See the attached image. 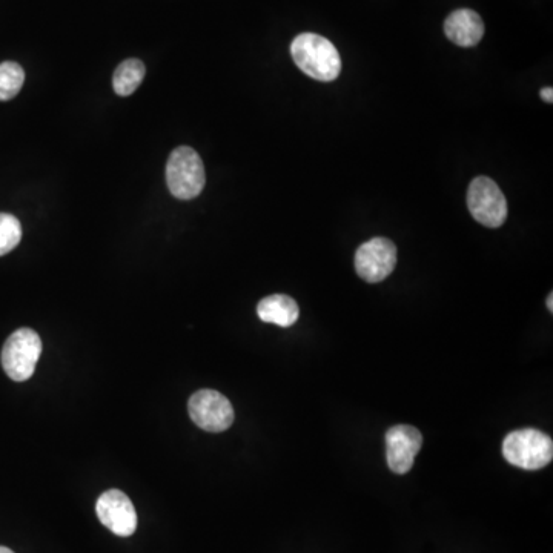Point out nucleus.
Returning a JSON list of instances; mask_svg holds the SVG:
<instances>
[{
    "instance_id": "nucleus-1",
    "label": "nucleus",
    "mask_w": 553,
    "mask_h": 553,
    "mask_svg": "<svg viewBox=\"0 0 553 553\" xmlns=\"http://www.w3.org/2000/svg\"><path fill=\"white\" fill-rule=\"evenodd\" d=\"M295 65L312 79L332 82L342 73V59L331 40L314 33L295 37L291 45Z\"/></svg>"
},
{
    "instance_id": "nucleus-3",
    "label": "nucleus",
    "mask_w": 553,
    "mask_h": 553,
    "mask_svg": "<svg viewBox=\"0 0 553 553\" xmlns=\"http://www.w3.org/2000/svg\"><path fill=\"white\" fill-rule=\"evenodd\" d=\"M503 455L524 471H538L552 461V438L537 429L510 432L503 441Z\"/></svg>"
},
{
    "instance_id": "nucleus-7",
    "label": "nucleus",
    "mask_w": 553,
    "mask_h": 553,
    "mask_svg": "<svg viewBox=\"0 0 553 553\" xmlns=\"http://www.w3.org/2000/svg\"><path fill=\"white\" fill-rule=\"evenodd\" d=\"M397 265V246L385 237H375L363 243L355 252V269L368 283L388 279Z\"/></svg>"
},
{
    "instance_id": "nucleus-12",
    "label": "nucleus",
    "mask_w": 553,
    "mask_h": 553,
    "mask_svg": "<svg viewBox=\"0 0 553 553\" xmlns=\"http://www.w3.org/2000/svg\"><path fill=\"white\" fill-rule=\"evenodd\" d=\"M146 68L142 60L128 59L114 71L113 88L119 96L128 97L140 87L145 79Z\"/></svg>"
},
{
    "instance_id": "nucleus-6",
    "label": "nucleus",
    "mask_w": 553,
    "mask_h": 553,
    "mask_svg": "<svg viewBox=\"0 0 553 553\" xmlns=\"http://www.w3.org/2000/svg\"><path fill=\"white\" fill-rule=\"evenodd\" d=\"M188 411L191 420L206 432L228 431L236 418L231 401L211 389H203L189 398Z\"/></svg>"
},
{
    "instance_id": "nucleus-2",
    "label": "nucleus",
    "mask_w": 553,
    "mask_h": 553,
    "mask_svg": "<svg viewBox=\"0 0 553 553\" xmlns=\"http://www.w3.org/2000/svg\"><path fill=\"white\" fill-rule=\"evenodd\" d=\"M166 183L176 199L191 200L205 188V166L193 148L179 146L166 163Z\"/></svg>"
},
{
    "instance_id": "nucleus-11",
    "label": "nucleus",
    "mask_w": 553,
    "mask_h": 553,
    "mask_svg": "<svg viewBox=\"0 0 553 553\" xmlns=\"http://www.w3.org/2000/svg\"><path fill=\"white\" fill-rule=\"evenodd\" d=\"M257 314L262 322L289 328L299 320L300 309L297 302L288 295L274 294L259 303Z\"/></svg>"
},
{
    "instance_id": "nucleus-16",
    "label": "nucleus",
    "mask_w": 553,
    "mask_h": 553,
    "mask_svg": "<svg viewBox=\"0 0 553 553\" xmlns=\"http://www.w3.org/2000/svg\"><path fill=\"white\" fill-rule=\"evenodd\" d=\"M547 308L550 312H553V294H549V299H547Z\"/></svg>"
},
{
    "instance_id": "nucleus-10",
    "label": "nucleus",
    "mask_w": 553,
    "mask_h": 553,
    "mask_svg": "<svg viewBox=\"0 0 553 553\" xmlns=\"http://www.w3.org/2000/svg\"><path fill=\"white\" fill-rule=\"evenodd\" d=\"M444 33L455 45L475 47L484 36V22L480 14L472 10H457L444 22Z\"/></svg>"
},
{
    "instance_id": "nucleus-17",
    "label": "nucleus",
    "mask_w": 553,
    "mask_h": 553,
    "mask_svg": "<svg viewBox=\"0 0 553 553\" xmlns=\"http://www.w3.org/2000/svg\"><path fill=\"white\" fill-rule=\"evenodd\" d=\"M0 553H14L13 550L8 549V547L0 546Z\"/></svg>"
},
{
    "instance_id": "nucleus-8",
    "label": "nucleus",
    "mask_w": 553,
    "mask_h": 553,
    "mask_svg": "<svg viewBox=\"0 0 553 553\" xmlns=\"http://www.w3.org/2000/svg\"><path fill=\"white\" fill-rule=\"evenodd\" d=\"M97 517L103 526L117 537H131L137 529L134 504L122 491L111 489L100 495L96 504Z\"/></svg>"
},
{
    "instance_id": "nucleus-5",
    "label": "nucleus",
    "mask_w": 553,
    "mask_h": 553,
    "mask_svg": "<svg viewBox=\"0 0 553 553\" xmlns=\"http://www.w3.org/2000/svg\"><path fill=\"white\" fill-rule=\"evenodd\" d=\"M472 217L487 228H500L507 220V200L500 186L489 177L472 180L467 191Z\"/></svg>"
},
{
    "instance_id": "nucleus-9",
    "label": "nucleus",
    "mask_w": 553,
    "mask_h": 553,
    "mask_svg": "<svg viewBox=\"0 0 553 553\" xmlns=\"http://www.w3.org/2000/svg\"><path fill=\"white\" fill-rule=\"evenodd\" d=\"M421 446L423 435L417 428L400 424L389 429L386 432V460L391 471L398 475L408 474Z\"/></svg>"
},
{
    "instance_id": "nucleus-15",
    "label": "nucleus",
    "mask_w": 553,
    "mask_h": 553,
    "mask_svg": "<svg viewBox=\"0 0 553 553\" xmlns=\"http://www.w3.org/2000/svg\"><path fill=\"white\" fill-rule=\"evenodd\" d=\"M541 99L544 100V102L552 103L553 102V88H543L541 90Z\"/></svg>"
},
{
    "instance_id": "nucleus-13",
    "label": "nucleus",
    "mask_w": 553,
    "mask_h": 553,
    "mask_svg": "<svg viewBox=\"0 0 553 553\" xmlns=\"http://www.w3.org/2000/svg\"><path fill=\"white\" fill-rule=\"evenodd\" d=\"M25 71L16 62L0 63V100H11L24 87Z\"/></svg>"
},
{
    "instance_id": "nucleus-4",
    "label": "nucleus",
    "mask_w": 553,
    "mask_h": 553,
    "mask_svg": "<svg viewBox=\"0 0 553 553\" xmlns=\"http://www.w3.org/2000/svg\"><path fill=\"white\" fill-rule=\"evenodd\" d=\"M42 354V340L33 329L13 332L2 349V366L13 381H27L36 371Z\"/></svg>"
},
{
    "instance_id": "nucleus-14",
    "label": "nucleus",
    "mask_w": 553,
    "mask_h": 553,
    "mask_svg": "<svg viewBox=\"0 0 553 553\" xmlns=\"http://www.w3.org/2000/svg\"><path fill=\"white\" fill-rule=\"evenodd\" d=\"M22 240V225L11 214H0V257L13 251Z\"/></svg>"
}]
</instances>
